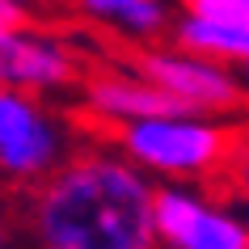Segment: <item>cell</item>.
<instances>
[{"label": "cell", "instance_id": "ba28073f", "mask_svg": "<svg viewBox=\"0 0 249 249\" xmlns=\"http://www.w3.org/2000/svg\"><path fill=\"white\" fill-rule=\"evenodd\" d=\"M173 34H178V47L198 55V59H211V64H220V68H228V64L249 68V30L215 26V21H203L195 13H182L178 26H173Z\"/></svg>", "mask_w": 249, "mask_h": 249}, {"label": "cell", "instance_id": "8992f818", "mask_svg": "<svg viewBox=\"0 0 249 249\" xmlns=\"http://www.w3.org/2000/svg\"><path fill=\"white\" fill-rule=\"evenodd\" d=\"M76 72V55L51 34H0V89H59Z\"/></svg>", "mask_w": 249, "mask_h": 249}, {"label": "cell", "instance_id": "5b68a950", "mask_svg": "<svg viewBox=\"0 0 249 249\" xmlns=\"http://www.w3.org/2000/svg\"><path fill=\"white\" fill-rule=\"evenodd\" d=\"M64 131L30 93L0 89V169L9 178H51L59 169Z\"/></svg>", "mask_w": 249, "mask_h": 249}, {"label": "cell", "instance_id": "9c48e42d", "mask_svg": "<svg viewBox=\"0 0 249 249\" xmlns=\"http://www.w3.org/2000/svg\"><path fill=\"white\" fill-rule=\"evenodd\" d=\"M80 13L123 38H157L169 26V9L160 0H89L80 4Z\"/></svg>", "mask_w": 249, "mask_h": 249}, {"label": "cell", "instance_id": "30bf717a", "mask_svg": "<svg viewBox=\"0 0 249 249\" xmlns=\"http://www.w3.org/2000/svg\"><path fill=\"white\" fill-rule=\"evenodd\" d=\"M186 13L203 17V21H215V26L249 30V0H190Z\"/></svg>", "mask_w": 249, "mask_h": 249}, {"label": "cell", "instance_id": "277c9868", "mask_svg": "<svg viewBox=\"0 0 249 249\" xmlns=\"http://www.w3.org/2000/svg\"><path fill=\"white\" fill-rule=\"evenodd\" d=\"M152 224L165 249H249V224L215 203H203L186 186L157 190Z\"/></svg>", "mask_w": 249, "mask_h": 249}, {"label": "cell", "instance_id": "52a82bcc", "mask_svg": "<svg viewBox=\"0 0 249 249\" xmlns=\"http://www.w3.org/2000/svg\"><path fill=\"white\" fill-rule=\"evenodd\" d=\"M85 106L106 123L131 127L144 118H160V114H186L178 102H169L160 89H152L140 72H102L85 85Z\"/></svg>", "mask_w": 249, "mask_h": 249}, {"label": "cell", "instance_id": "4fadbf2b", "mask_svg": "<svg viewBox=\"0 0 249 249\" xmlns=\"http://www.w3.org/2000/svg\"><path fill=\"white\" fill-rule=\"evenodd\" d=\"M0 249H4V232H0Z\"/></svg>", "mask_w": 249, "mask_h": 249}, {"label": "cell", "instance_id": "3957f363", "mask_svg": "<svg viewBox=\"0 0 249 249\" xmlns=\"http://www.w3.org/2000/svg\"><path fill=\"white\" fill-rule=\"evenodd\" d=\"M135 72L160 89L169 102H178L186 114H215V110H236L245 102L241 93V80L228 72V68L211 64V59H198V55L182 51V47H152V51L135 55Z\"/></svg>", "mask_w": 249, "mask_h": 249}, {"label": "cell", "instance_id": "7a4b0ae2", "mask_svg": "<svg viewBox=\"0 0 249 249\" xmlns=\"http://www.w3.org/2000/svg\"><path fill=\"white\" fill-rule=\"evenodd\" d=\"M118 144L127 160H135V169H152L165 178H207L228 169L236 131L198 114H160L118 127Z\"/></svg>", "mask_w": 249, "mask_h": 249}, {"label": "cell", "instance_id": "8fae6325", "mask_svg": "<svg viewBox=\"0 0 249 249\" xmlns=\"http://www.w3.org/2000/svg\"><path fill=\"white\" fill-rule=\"evenodd\" d=\"M224 178H228V186H236L249 198V131H236V144H232V157H228Z\"/></svg>", "mask_w": 249, "mask_h": 249}, {"label": "cell", "instance_id": "7c38bea8", "mask_svg": "<svg viewBox=\"0 0 249 249\" xmlns=\"http://www.w3.org/2000/svg\"><path fill=\"white\" fill-rule=\"evenodd\" d=\"M30 26V13L26 4H17V0H0V34H17V30Z\"/></svg>", "mask_w": 249, "mask_h": 249}, {"label": "cell", "instance_id": "6da1fadb", "mask_svg": "<svg viewBox=\"0 0 249 249\" xmlns=\"http://www.w3.org/2000/svg\"><path fill=\"white\" fill-rule=\"evenodd\" d=\"M157 190L114 157H76L42 182L34 228L42 249H157Z\"/></svg>", "mask_w": 249, "mask_h": 249}]
</instances>
